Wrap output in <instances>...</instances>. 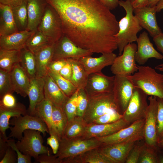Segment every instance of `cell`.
I'll use <instances>...</instances> for the list:
<instances>
[{
	"label": "cell",
	"mask_w": 163,
	"mask_h": 163,
	"mask_svg": "<svg viewBox=\"0 0 163 163\" xmlns=\"http://www.w3.org/2000/svg\"><path fill=\"white\" fill-rule=\"evenodd\" d=\"M58 14L63 34L82 48L102 54L118 48L119 22L99 0H46Z\"/></svg>",
	"instance_id": "6da1fadb"
},
{
	"label": "cell",
	"mask_w": 163,
	"mask_h": 163,
	"mask_svg": "<svg viewBox=\"0 0 163 163\" xmlns=\"http://www.w3.org/2000/svg\"><path fill=\"white\" fill-rule=\"evenodd\" d=\"M119 4L126 12L125 16L119 22V30L115 36L120 55L126 45L136 41L137 34L143 28L133 14L134 8L130 0L119 1Z\"/></svg>",
	"instance_id": "7a4b0ae2"
},
{
	"label": "cell",
	"mask_w": 163,
	"mask_h": 163,
	"mask_svg": "<svg viewBox=\"0 0 163 163\" xmlns=\"http://www.w3.org/2000/svg\"><path fill=\"white\" fill-rule=\"evenodd\" d=\"M138 67L137 72L127 78L135 87L141 89L148 95L163 98V74L148 66Z\"/></svg>",
	"instance_id": "3957f363"
},
{
	"label": "cell",
	"mask_w": 163,
	"mask_h": 163,
	"mask_svg": "<svg viewBox=\"0 0 163 163\" xmlns=\"http://www.w3.org/2000/svg\"><path fill=\"white\" fill-rule=\"evenodd\" d=\"M88 97L87 107L82 117L87 124L92 123L97 118L111 110L117 111L112 92Z\"/></svg>",
	"instance_id": "277c9868"
},
{
	"label": "cell",
	"mask_w": 163,
	"mask_h": 163,
	"mask_svg": "<svg viewBox=\"0 0 163 163\" xmlns=\"http://www.w3.org/2000/svg\"><path fill=\"white\" fill-rule=\"evenodd\" d=\"M59 142L58 150L55 155L60 161L63 158L78 155L102 145L97 138L88 139L82 137L71 139L63 138Z\"/></svg>",
	"instance_id": "5b68a950"
},
{
	"label": "cell",
	"mask_w": 163,
	"mask_h": 163,
	"mask_svg": "<svg viewBox=\"0 0 163 163\" xmlns=\"http://www.w3.org/2000/svg\"><path fill=\"white\" fill-rule=\"evenodd\" d=\"M50 43L54 44L63 35L60 18L55 9L47 4L37 29Z\"/></svg>",
	"instance_id": "8992f818"
},
{
	"label": "cell",
	"mask_w": 163,
	"mask_h": 163,
	"mask_svg": "<svg viewBox=\"0 0 163 163\" xmlns=\"http://www.w3.org/2000/svg\"><path fill=\"white\" fill-rule=\"evenodd\" d=\"M41 133L35 130H25L22 138L16 142L17 148L23 154L34 159L41 154L50 155L49 149L43 144V140Z\"/></svg>",
	"instance_id": "52a82bcc"
},
{
	"label": "cell",
	"mask_w": 163,
	"mask_h": 163,
	"mask_svg": "<svg viewBox=\"0 0 163 163\" xmlns=\"http://www.w3.org/2000/svg\"><path fill=\"white\" fill-rule=\"evenodd\" d=\"M9 124L13 126L9 128L11 132L8 137L18 140L22 138L23 132L27 129L40 131L44 136L46 133H49L46 125L43 120L37 116L28 114L12 117L10 120Z\"/></svg>",
	"instance_id": "ba28073f"
},
{
	"label": "cell",
	"mask_w": 163,
	"mask_h": 163,
	"mask_svg": "<svg viewBox=\"0 0 163 163\" xmlns=\"http://www.w3.org/2000/svg\"><path fill=\"white\" fill-rule=\"evenodd\" d=\"M145 118L136 121L128 126L106 136L97 138L102 145H110L129 141L144 139Z\"/></svg>",
	"instance_id": "9c48e42d"
},
{
	"label": "cell",
	"mask_w": 163,
	"mask_h": 163,
	"mask_svg": "<svg viewBox=\"0 0 163 163\" xmlns=\"http://www.w3.org/2000/svg\"><path fill=\"white\" fill-rule=\"evenodd\" d=\"M136 50L137 45L134 43L126 45L122 54L116 57L111 65L112 72L115 75L127 77L137 72L138 67L135 58Z\"/></svg>",
	"instance_id": "30bf717a"
},
{
	"label": "cell",
	"mask_w": 163,
	"mask_h": 163,
	"mask_svg": "<svg viewBox=\"0 0 163 163\" xmlns=\"http://www.w3.org/2000/svg\"><path fill=\"white\" fill-rule=\"evenodd\" d=\"M149 104L146 110L144 129V140L146 145L157 151V138L156 125L158 104L156 97L150 96L148 98Z\"/></svg>",
	"instance_id": "8fae6325"
},
{
	"label": "cell",
	"mask_w": 163,
	"mask_h": 163,
	"mask_svg": "<svg viewBox=\"0 0 163 163\" xmlns=\"http://www.w3.org/2000/svg\"><path fill=\"white\" fill-rule=\"evenodd\" d=\"M135 87L125 76L115 75L113 93L117 111L123 115L129 105Z\"/></svg>",
	"instance_id": "7c38bea8"
},
{
	"label": "cell",
	"mask_w": 163,
	"mask_h": 163,
	"mask_svg": "<svg viewBox=\"0 0 163 163\" xmlns=\"http://www.w3.org/2000/svg\"><path fill=\"white\" fill-rule=\"evenodd\" d=\"M148 96L141 89L135 87L128 106L123 114V118L130 124L144 118L149 105L147 102Z\"/></svg>",
	"instance_id": "4fadbf2b"
},
{
	"label": "cell",
	"mask_w": 163,
	"mask_h": 163,
	"mask_svg": "<svg viewBox=\"0 0 163 163\" xmlns=\"http://www.w3.org/2000/svg\"><path fill=\"white\" fill-rule=\"evenodd\" d=\"M93 53L80 48L64 34L54 44L52 61L67 59H79Z\"/></svg>",
	"instance_id": "5bb4252c"
},
{
	"label": "cell",
	"mask_w": 163,
	"mask_h": 163,
	"mask_svg": "<svg viewBox=\"0 0 163 163\" xmlns=\"http://www.w3.org/2000/svg\"><path fill=\"white\" fill-rule=\"evenodd\" d=\"M115 75L108 76L101 72L89 74L85 88L88 96L113 91Z\"/></svg>",
	"instance_id": "9a60e30c"
},
{
	"label": "cell",
	"mask_w": 163,
	"mask_h": 163,
	"mask_svg": "<svg viewBox=\"0 0 163 163\" xmlns=\"http://www.w3.org/2000/svg\"><path fill=\"white\" fill-rule=\"evenodd\" d=\"M130 124L123 118L109 123L87 124L85 132L81 137L88 139L106 136L114 134Z\"/></svg>",
	"instance_id": "2e32d148"
},
{
	"label": "cell",
	"mask_w": 163,
	"mask_h": 163,
	"mask_svg": "<svg viewBox=\"0 0 163 163\" xmlns=\"http://www.w3.org/2000/svg\"><path fill=\"white\" fill-rule=\"evenodd\" d=\"M137 50L135 55L136 62L139 65L145 64L148 59L154 58L161 60L163 56L154 48L148 34L145 31L141 33L136 40Z\"/></svg>",
	"instance_id": "e0dca14e"
},
{
	"label": "cell",
	"mask_w": 163,
	"mask_h": 163,
	"mask_svg": "<svg viewBox=\"0 0 163 163\" xmlns=\"http://www.w3.org/2000/svg\"><path fill=\"white\" fill-rule=\"evenodd\" d=\"M156 6L134 8L133 13L143 28L146 29L153 38L162 33L158 26L156 17Z\"/></svg>",
	"instance_id": "ac0fdd59"
},
{
	"label": "cell",
	"mask_w": 163,
	"mask_h": 163,
	"mask_svg": "<svg viewBox=\"0 0 163 163\" xmlns=\"http://www.w3.org/2000/svg\"><path fill=\"white\" fill-rule=\"evenodd\" d=\"M137 141H129L110 145H101L99 148L112 163H125L126 159Z\"/></svg>",
	"instance_id": "d6986e66"
},
{
	"label": "cell",
	"mask_w": 163,
	"mask_h": 163,
	"mask_svg": "<svg viewBox=\"0 0 163 163\" xmlns=\"http://www.w3.org/2000/svg\"><path fill=\"white\" fill-rule=\"evenodd\" d=\"M117 57L116 54L112 52L102 54L97 57H93L91 56H84L79 60L89 75L101 72L104 67L111 66Z\"/></svg>",
	"instance_id": "ffe728a7"
},
{
	"label": "cell",
	"mask_w": 163,
	"mask_h": 163,
	"mask_svg": "<svg viewBox=\"0 0 163 163\" xmlns=\"http://www.w3.org/2000/svg\"><path fill=\"white\" fill-rule=\"evenodd\" d=\"M44 78L45 98L51 102L53 106L63 110L69 97L62 91L48 74Z\"/></svg>",
	"instance_id": "44dd1931"
},
{
	"label": "cell",
	"mask_w": 163,
	"mask_h": 163,
	"mask_svg": "<svg viewBox=\"0 0 163 163\" xmlns=\"http://www.w3.org/2000/svg\"><path fill=\"white\" fill-rule=\"evenodd\" d=\"M47 3L46 0H27L28 24L27 30H37L44 14Z\"/></svg>",
	"instance_id": "7402d4cb"
},
{
	"label": "cell",
	"mask_w": 163,
	"mask_h": 163,
	"mask_svg": "<svg viewBox=\"0 0 163 163\" xmlns=\"http://www.w3.org/2000/svg\"><path fill=\"white\" fill-rule=\"evenodd\" d=\"M34 31L25 30L7 35L0 36V50H21L24 48L27 39Z\"/></svg>",
	"instance_id": "603a6c76"
},
{
	"label": "cell",
	"mask_w": 163,
	"mask_h": 163,
	"mask_svg": "<svg viewBox=\"0 0 163 163\" xmlns=\"http://www.w3.org/2000/svg\"><path fill=\"white\" fill-rule=\"evenodd\" d=\"M28 114L27 110L23 104L18 102L11 107H0V137L8 140L9 137L6 135V130L9 128V121L11 117Z\"/></svg>",
	"instance_id": "cb8c5ba5"
},
{
	"label": "cell",
	"mask_w": 163,
	"mask_h": 163,
	"mask_svg": "<svg viewBox=\"0 0 163 163\" xmlns=\"http://www.w3.org/2000/svg\"><path fill=\"white\" fill-rule=\"evenodd\" d=\"M54 44L49 43L34 54L37 66L36 77L44 78L48 74L49 66L53 59Z\"/></svg>",
	"instance_id": "d4e9b609"
},
{
	"label": "cell",
	"mask_w": 163,
	"mask_h": 163,
	"mask_svg": "<svg viewBox=\"0 0 163 163\" xmlns=\"http://www.w3.org/2000/svg\"><path fill=\"white\" fill-rule=\"evenodd\" d=\"M44 78L35 77L30 80L27 96L29 105L27 110L28 114L33 115L37 105L45 98Z\"/></svg>",
	"instance_id": "484cf974"
},
{
	"label": "cell",
	"mask_w": 163,
	"mask_h": 163,
	"mask_svg": "<svg viewBox=\"0 0 163 163\" xmlns=\"http://www.w3.org/2000/svg\"><path fill=\"white\" fill-rule=\"evenodd\" d=\"M14 91L25 97L27 96L30 80L19 63L10 72Z\"/></svg>",
	"instance_id": "4316f807"
},
{
	"label": "cell",
	"mask_w": 163,
	"mask_h": 163,
	"mask_svg": "<svg viewBox=\"0 0 163 163\" xmlns=\"http://www.w3.org/2000/svg\"><path fill=\"white\" fill-rule=\"evenodd\" d=\"M99 147L74 157L63 158L61 160L60 163H112L101 153Z\"/></svg>",
	"instance_id": "83f0119b"
},
{
	"label": "cell",
	"mask_w": 163,
	"mask_h": 163,
	"mask_svg": "<svg viewBox=\"0 0 163 163\" xmlns=\"http://www.w3.org/2000/svg\"><path fill=\"white\" fill-rule=\"evenodd\" d=\"M68 123L63 110L53 105L51 128L49 133L50 135L55 136L59 142L64 137Z\"/></svg>",
	"instance_id": "f1b7e54d"
},
{
	"label": "cell",
	"mask_w": 163,
	"mask_h": 163,
	"mask_svg": "<svg viewBox=\"0 0 163 163\" xmlns=\"http://www.w3.org/2000/svg\"><path fill=\"white\" fill-rule=\"evenodd\" d=\"M18 31L11 7L0 3V36L8 35Z\"/></svg>",
	"instance_id": "f546056e"
},
{
	"label": "cell",
	"mask_w": 163,
	"mask_h": 163,
	"mask_svg": "<svg viewBox=\"0 0 163 163\" xmlns=\"http://www.w3.org/2000/svg\"><path fill=\"white\" fill-rule=\"evenodd\" d=\"M72 69V82L78 89H84L86 86L89 75L79 59H66Z\"/></svg>",
	"instance_id": "4dcf8cb0"
},
{
	"label": "cell",
	"mask_w": 163,
	"mask_h": 163,
	"mask_svg": "<svg viewBox=\"0 0 163 163\" xmlns=\"http://www.w3.org/2000/svg\"><path fill=\"white\" fill-rule=\"evenodd\" d=\"M87 126L82 117L76 116L68 121L63 138L71 139L82 137L85 132Z\"/></svg>",
	"instance_id": "1f68e13d"
},
{
	"label": "cell",
	"mask_w": 163,
	"mask_h": 163,
	"mask_svg": "<svg viewBox=\"0 0 163 163\" xmlns=\"http://www.w3.org/2000/svg\"><path fill=\"white\" fill-rule=\"evenodd\" d=\"M19 63L30 80L36 77V63L33 53L25 48L21 50Z\"/></svg>",
	"instance_id": "d6a6232c"
},
{
	"label": "cell",
	"mask_w": 163,
	"mask_h": 163,
	"mask_svg": "<svg viewBox=\"0 0 163 163\" xmlns=\"http://www.w3.org/2000/svg\"><path fill=\"white\" fill-rule=\"evenodd\" d=\"M21 50H0V69L10 72L19 63Z\"/></svg>",
	"instance_id": "836d02e7"
},
{
	"label": "cell",
	"mask_w": 163,
	"mask_h": 163,
	"mask_svg": "<svg viewBox=\"0 0 163 163\" xmlns=\"http://www.w3.org/2000/svg\"><path fill=\"white\" fill-rule=\"evenodd\" d=\"M53 105L45 98L35 107L33 115L40 118L46 125L49 131L51 128Z\"/></svg>",
	"instance_id": "e575fe53"
},
{
	"label": "cell",
	"mask_w": 163,
	"mask_h": 163,
	"mask_svg": "<svg viewBox=\"0 0 163 163\" xmlns=\"http://www.w3.org/2000/svg\"><path fill=\"white\" fill-rule=\"evenodd\" d=\"M27 1L18 6L11 7L14 21L19 31L27 30L28 16Z\"/></svg>",
	"instance_id": "d590c367"
},
{
	"label": "cell",
	"mask_w": 163,
	"mask_h": 163,
	"mask_svg": "<svg viewBox=\"0 0 163 163\" xmlns=\"http://www.w3.org/2000/svg\"><path fill=\"white\" fill-rule=\"evenodd\" d=\"M49 43H50L46 37L37 30L27 39L24 48L34 54Z\"/></svg>",
	"instance_id": "8d00e7d4"
},
{
	"label": "cell",
	"mask_w": 163,
	"mask_h": 163,
	"mask_svg": "<svg viewBox=\"0 0 163 163\" xmlns=\"http://www.w3.org/2000/svg\"><path fill=\"white\" fill-rule=\"evenodd\" d=\"M48 74L68 97L72 95L78 89L72 82L62 77L59 72L49 70Z\"/></svg>",
	"instance_id": "74e56055"
},
{
	"label": "cell",
	"mask_w": 163,
	"mask_h": 163,
	"mask_svg": "<svg viewBox=\"0 0 163 163\" xmlns=\"http://www.w3.org/2000/svg\"><path fill=\"white\" fill-rule=\"evenodd\" d=\"M14 92L10 72L0 69V98L6 94H13Z\"/></svg>",
	"instance_id": "f35d334b"
},
{
	"label": "cell",
	"mask_w": 163,
	"mask_h": 163,
	"mask_svg": "<svg viewBox=\"0 0 163 163\" xmlns=\"http://www.w3.org/2000/svg\"><path fill=\"white\" fill-rule=\"evenodd\" d=\"M79 89L69 97L66 102L63 110L65 112L68 120H71L76 116L78 95Z\"/></svg>",
	"instance_id": "ab89813d"
},
{
	"label": "cell",
	"mask_w": 163,
	"mask_h": 163,
	"mask_svg": "<svg viewBox=\"0 0 163 163\" xmlns=\"http://www.w3.org/2000/svg\"><path fill=\"white\" fill-rule=\"evenodd\" d=\"M137 141L130 150L126 159V163H138L139 158L143 149L146 145L144 140Z\"/></svg>",
	"instance_id": "60d3db41"
},
{
	"label": "cell",
	"mask_w": 163,
	"mask_h": 163,
	"mask_svg": "<svg viewBox=\"0 0 163 163\" xmlns=\"http://www.w3.org/2000/svg\"><path fill=\"white\" fill-rule=\"evenodd\" d=\"M123 117V115L119 113L116 110H112L97 118L91 124L111 123L118 120Z\"/></svg>",
	"instance_id": "b9f144b4"
},
{
	"label": "cell",
	"mask_w": 163,
	"mask_h": 163,
	"mask_svg": "<svg viewBox=\"0 0 163 163\" xmlns=\"http://www.w3.org/2000/svg\"><path fill=\"white\" fill-rule=\"evenodd\" d=\"M156 151L146 145L141 152L138 163H158Z\"/></svg>",
	"instance_id": "7bdbcfd3"
},
{
	"label": "cell",
	"mask_w": 163,
	"mask_h": 163,
	"mask_svg": "<svg viewBox=\"0 0 163 163\" xmlns=\"http://www.w3.org/2000/svg\"><path fill=\"white\" fill-rule=\"evenodd\" d=\"M88 97L84 89H79L77 99L76 116L83 117L87 107Z\"/></svg>",
	"instance_id": "ee69618b"
},
{
	"label": "cell",
	"mask_w": 163,
	"mask_h": 163,
	"mask_svg": "<svg viewBox=\"0 0 163 163\" xmlns=\"http://www.w3.org/2000/svg\"><path fill=\"white\" fill-rule=\"evenodd\" d=\"M156 98L158 104L156 125V133L158 142L163 137V98L158 97H156Z\"/></svg>",
	"instance_id": "f6af8a7d"
},
{
	"label": "cell",
	"mask_w": 163,
	"mask_h": 163,
	"mask_svg": "<svg viewBox=\"0 0 163 163\" xmlns=\"http://www.w3.org/2000/svg\"><path fill=\"white\" fill-rule=\"evenodd\" d=\"M7 142L8 145L13 148L16 152L18 156V163H31V157L23 154L17 148L14 139H8Z\"/></svg>",
	"instance_id": "bcb514c9"
},
{
	"label": "cell",
	"mask_w": 163,
	"mask_h": 163,
	"mask_svg": "<svg viewBox=\"0 0 163 163\" xmlns=\"http://www.w3.org/2000/svg\"><path fill=\"white\" fill-rule=\"evenodd\" d=\"M17 161L18 156L16 152L9 146L4 156L0 161V163H16Z\"/></svg>",
	"instance_id": "7dc6e473"
},
{
	"label": "cell",
	"mask_w": 163,
	"mask_h": 163,
	"mask_svg": "<svg viewBox=\"0 0 163 163\" xmlns=\"http://www.w3.org/2000/svg\"><path fill=\"white\" fill-rule=\"evenodd\" d=\"M17 103L15 97L11 93L6 94L0 98V107H11L15 106Z\"/></svg>",
	"instance_id": "c3c4849f"
},
{
	"label": "cell",
	"mask_w": 163,
	"mask_h": 163,
	"mask_svg": "<svg viewBox=\"0 0 163 163\" xmlns=\"http://www.w3.org/2000/svg\"><path fill=\"white\" fill-rule=\"evenodd\" d=\"M35 159V162L40 163H60V160L55 155L42 154L40 155Z\"/></svg>",
	"instance_id": "681fc988"
},
{
	"label": "cell",
	"mask_w": 163,
	"mask_h": 163,
	"mask_svg": "<svg viewBox=\"0 0 163 163\" xmlns=\"http://www.w3.org/2000/svg\"><path fill=\"white\" fill-rule=\"evenodd\" d=\"M67 62L66 59L52 61L49 66L48 70L59 72Z\"/></svg>",
	"instance_id": "f907efd6"
},
{
	"label": "cell",
	"mask_w": 163,
	"mask_h": 163,
	"mask_svg": "<svg viewBox=\"0 0 163 163\" xmlns=\"http://www.w3.org/2000/svg\"><path fill=\"white\" fill-rule=\"evenodd\" d=\"M46 143L51 148L53 153L54 155L56 154L59 146V142L58 139L55 136L51 135L47 138Z\"/></svg>",
	"instance_id": "816d5d0a"
},
{
	"label": "cell",
	"mask_w": 163,
	"mask_h": 163,
	"mask_svg": "<svg viewBox=\"0 0 163 163\" xmlns=\"http://www.w3.org/2000/svg\"><path fill=\"white\" fill-rule=\"evenodd\" d=\"M59 73L63 78L72 82V69L71 65L68 62Z\"/></svg>",
	"instance_id": "f5cc1de1"
},
{
	"label": "cell",
	"mask_w": 163,
	"mask_h": 163,
	"mask_svg": "<svg viewBox=\"0 0 163 163\" xmlns=\"http://www.w3.org/2000/svg\"><path fill=\"white\" fill-rule=\"evenodd\" d=\"M153 41L158 50L163 56V33L153 37Z\"/></svg>",
	"instance_id": "db71d44e"
},
{
	"label": "cell",
	"mask_w": 163,
	"mask_h": 163,
	"mask_svg": "<svg viewBox=\"0 0 163 163\" xmlns=\"http://www.w3.org/2000/svg\"><path fill=\"white\" fill-rule=\"evenodd\" d=\"M0 137V161L4 156L6 151L9 147L7 141Z\"/></svg>",
	"instance_id": "11a10c76"
},
{
	"label": "cell",
	"mask_w": 163,
	"mask_h": 163,
	"mask_svg": "<svg viewBox=\"0 0 163 163\" xmlns=\"http://www.w3.org/2000/svg\"><path fill=\"white\" fill-rule=\"evenodd\" d=\"M105 6L110 10L116 8L119 4V0H99Z\"/></svg>",
	"instance_id": "9f6ffc18"
},
{
	"label": "cell",
	"mask_w": 163,
	"mask_h": 163,
	"mask_svg": "<svg viewBox=\"0 0 163 163\" xmlns=\"http://www.w3.org/2000/svg\"><path fill=\"white\" fill-rule=\"evenodd\" d=\"M27 1V0H0V3L13 7L21 5Z\"/></svg>",
	"instance_id": "6f0895ef"
},
{
	"label": "cell",
	"mask_w": 163,
	"mask_h": 163,
	"mask_svg": "<svg viewBox=\"0 0 163 163\" xmlns=\"http://www.w3.org/2000/svg\"><path fill=\"white\" fill-rule=\"evenodd\" d=\"M148 1L149 0H135L132 5L134 9L141 8L146 6Z\"/></svg>",
	"instance_id": "680465c9"
},
{
	"label": "cell",
	"mask_w": 163,
	"mask_h": 163,
	"mask_svg": "<svg viewBox=\"0 0 163 163\" xmlns=\"http://www.w3.org/2000/svg\"><path fill=\"white\" fill-rule=\"evenodd\" d=\"M160 0H149L147 6L153 7L156 6Z\"/></svg>",
	"instance_id": "91938a15"
},
{
	"label": "cell",
	"mask_w": 163,
	"mask_h": 163,
	"mask_svg": "<svg viewBox=\"0 0 163 163\" xmlns=\"http://www.w3.org/2000/svg\"><path fill=\"white\" fill-rule=\"evenodd\" d=\"M157 12H160L163 9V0H160L156 6Z\"/></svg>",
	"instance_id": "94428289"
},
{
	"label": "cell",
	"mask_w": 163,
	"mask_h": 163,
	"mask_svg": "<svg viewBox=\"0 0 163 163\" xmlns=\"http://www.w3.org/2000/svg\"><path fill=\"white\" fill-rule=\"evenodd\" d=\"M157 146L158 148L163 149V137L158 142Z\"/></svg>",
	"instance_id": "6125c7cd"
},
{
	"label": "cell",
	"mask_w": 163,
	"mask_h": 163,
	"mask_svg": "<svg viewBox=\"0 0 163 163\" xmlns=\"http://www.w3.org/2000/svg\"><path fill=\"white\" fill-rule=\"evenodd\" d=\"M155 69L158 70L163 72V63L158 65L155 67Z\"/></svg>",
	"instance_id": "be15d7a7"
},
{
	"label": "cell",
	"mask_w": 163,
	"mask_h": 163,
	"mask_svg": "<svg viewBox=\"0 0 163 163\" xmlns=\"http://www.w3.org/2000/svg\"><path fill=\"white\" fill-rule=\"evenodd\" d=\"M158 163H163V156L158 155Z\"/></svg>",
	"instance_id": "e7e4bbea"
},
{
	"label": "cell",
	"mask_w": 163,
	"mask_h": 163,
	"mask_svg": "<svg viewBox=\"0 0 163 163\" xmlns=\"http://www.w3.org/2000/svg\"><path fill=\"white\" fill-rule=\"evenodd\" d=\"M135 0H130V1L132 3V4L134 2Z\"/></svg>",
	"instance_id": "03108f58"
},
{
	"label": "cell",
	"mask_w": 163,
	"mask_h": 163,
	"mask_svg": "<svg viewBox=\"0 0 163 163\" xmlns=\"http://www.w3.org/2000/svg\"><path fill=\"white\" fill-rule=\"evenodd\" d=\"M162 149L163 150V149Z\"/></svg>",
	"instance_id": "003e7915"
}]
</instances>
